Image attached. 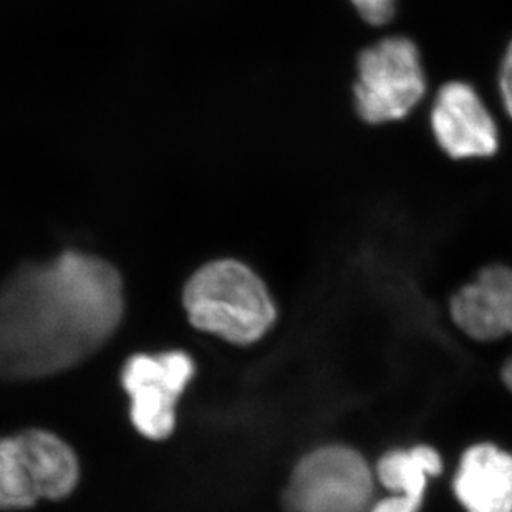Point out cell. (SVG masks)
I'll use <instances>...</instances> for the list:
<instances>
[{"mask_svg":"<svg viewBox=\"0 0 512 512\" xmlns=\"http://www.w3.org/2000/svg\"><path fill=\"white\" fill-rule=\"evenodd\" d=\"M112 264L65 252L0 284V380H35L77 367L112 339L123 317Z\"/></svg>","mask_w":512,"mask_h":512,"instance_id":"6da1fadb","label":"cell"},{"mask_svg":"<svg viewBox=\"0 0 512 512\" xmlns=\"http://www.w3.org/2000/svg\"><path fill=\"white\" fill-rule=\"evenodd\" d=\"M433 83L425 55L413 37L383 30L355 58L352 105L368 126L398 125L420 112Z\"/></svg>","mask_w":512,"mask_h":512,"instance_id":"7a4b0ae2","label":"cell"},{"mask_svg":"<svg viewBox=\"0 0 512 512\" xmlns=\"http://www.w3.org/2000/svg\"><path fill=\"white\" fill-rule=\"evenodd\" d=\"M183 305L196 329L236 345L261 340L277 317L261 277L231 259L209 262L194 272L184 287Z\"/></svg>","mask_w":512,"mask_h":512,"instance_id":"3957f363","label":"cell"},{"mask_svg":"<svg viewBox=\"0 0 512 512\" xmlns=\"http://www.w3.org/2000/svg\"><path fill=\"white\" fill-rule=\"evenodd\" d=\"M78 478L77 455L54 433L29 430L0 438V509L15 511L42 499L67 498Z\"/></svg>","mask_w":512,"mask_h":512,"instance_id":"277c9868","label":"cell"},{"mask_svg":"<svg viewBox=\"0 0 512 512\" xmlns=\"http://www.w3.org/2000/svg\"><path fill=\"white\" fill-rule=\"evenodd\" d=\"M423 110L431 140L453 163L491 160L501 151L503 118L473 82L443 80L433 87Z\"/></svg>","mask_w":512,"mask_h":512,"instance_id":"5b68a950","label":"cell"},{"mask_svg":"<svg viewBox=\"0 0 512 512\" xmlns=\"http://www.w3.org/2000/svg\"><path fill=\"white\" fill-rule=\"evenodd\" d=\"M373 474L358 451L322 446L300 459L284 493L287 512H370Z\"/></svg>","mask_w":512,"mask_h":512,"instance_id":"8992f818","label":"cell"},{"mask_svg":"<svg viewBox=\"0 0 512 512\" xmlns=\"http://www.w3.org/2000/svg\"><path fill=\"white\" fill-rule=\"evenodd\" d=\"M196 365L186 352L140 353L126 362L121 385L130 397L131 423L148 440L168 438L176 425V406Z\"/></svg>","mask_w":512,"mask_h":512,"instance_id":"52a82bcc","label":"cell"},{"mask_svg":"<svg viewBox=\"0 0 512 512\" xmlns=\"http://www.w3.org/2000/svg\"><path fill=\"white\" fill-rule=\"evenodd\" d=\"M450 307L455 324L471 339L494 342L512 335V267H483L453 295ZM503 380L512 392V358L503 367Z\"/></svg>","mask_w":512,"mask_h":512,"instance_id":"ba28073f","label":"cell"},{"mask_svg":"<svg viewBox=\"0 0 512 512\" xmlns=\"http://www.w3.org/2000/svg\"><path fill=\"white\" fill-rule=\"evenodd\" d=\"M455 494L468 512H512V455L491 443L474 445L459 461Z\"/></svg>","mask_w":512,"mask_h":512,"instance_id":"9c48e42d","label":"cell"},{"mask_svg":"<svg viewBox=\"0 0 512 512\" xmlns=\"http://www.w3.org/2000/svg\"><path fill=\"white\" fill-rule=\"evenodd\" d=\"M443 459L431 446L388 451L377 464L378 481L390 491L370 512H420L428 479L441 473Z\"/></svg>","mask_w":512,"mask_h":512,"instance_id":"30bf717a","label":"cell"},{"mask_svg":"<svg viewBox=\"0 0 512 512\" xmlns=\"http://www.w3.org/2000/svg\"><path fill=\"white\" fill-rule=\"evenodd\" d=\"M400 2L401 0H348L363 24L378 32L387 30L393 24Z\"/></svg>","mask_w":512,"mask_h":512,"instance_id":"8fae6325","label":"cell"},{"mask_svg":"<svg viewBox=\"0 0 512 512\" xmlns=\"http://www.w3.org/2000/svg\"><path fill=\"white\" fill-rule=\"evenodd\" d=\"M494 95L499 115L512 125V39L504 47L503 55L499 58Z\"/></svg>","mask_w":512,"mask_h":512,"instance_id":"7c38bea8","label":"cell"}]
</instances>
